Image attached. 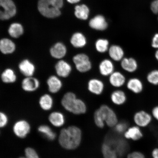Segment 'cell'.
<instances>
[{
	"label": "cell",
	"instance_id": "1",
	"mask_svg": "<svg viewBox=\"0 0 158 158\" xmlns=\"http://www.w3.org/2000/svg\"><path fill=\"white\" fill-rule=\"evenodd\" d=\"M82 139L81 130L78 126H71L61 130L59 143L64 149L72 151L80 147Z\"/></svg>",
	"mask_w": 158,
	"mask_h": 158
},
{
	"label": "cell",
	"instance_id": "2",
	"mask_svg": "<svg viewBox=\"0 0 158 158\" xmlns=\"http://www.w3.org/2000/svg\"><path fill=\"white\" fill-rule=\"evenodd\" d=\"M94 122L97 127L100 128H103L106 125L114 127L118 122L115 112L106 104L102 105L94 112Z\"/></svg>",
	"mask_w": 158,
	"mask_h": 158
},
{
	"label": "cell",
	"instance_id": "3",
	"mask_svg": "<svg viewBox=\"0 0 158 158\" xmlns=\"http://www.w3.org/2000/svg\"><path fill=\"white\" fill-rule=\"evenodd\" d=\"M63 6V0H39L38 9L43 16L54 19L60 15V9Z\"/></svg>",
	"mask_w": 158,
	"mask_h": 158
},
{
	"label": "cell",
	"instance_id": "4",
	"mask_svg": "<svg viewBox=\"0 0 158 158\" xmlns=\"http://www.w3.org/2000/svg\"><path fill=\"white\" fill-rule=\"evenodd\" d=\"M153 120L151 112L144 110H138L134 114L133 116L134 125L142 129L149 127Z\"/></svg>",
	"mask_w": 158,
	"mask_h": 158
},
{
	"label": "cell",
	"instance_id": "5",
	"mask_svg": "<svg viewBox=\"0 0 158 158\" xmlns=\"http://www.w3.org/2000/svg\"><path fill=\"white\" fill-rule=\"evenodd\" d=\"M73 62L77 70L81 73H85L92 68V64L88 55L79 53L73 57Z\"/></svg>",
	"mask_w": 158,
	"mask_h": 158
},
{
	"label": "cell",
	"instance_id": "6",
	"mask_svg": "<svg viewBox=\"0 0 158 158\" xmlns=\"http://www.w3.org/2000/svg\"><path fill=\"white\" fill-rule=\"evenodd\" d=\"M0 7L3 9L0 10V20H1L10 19L16 14V7L12 0H0Z\"/></svg>",
	"mask_w": 158,
	"mask_h": 158
},
{
	"label": "cell",
	"instance_id": "7",
	"mask_svg": "<svg viewBox=\"0 0 158 158\" xmlns=\"http://www.w3.org/2000/svg\"><path fill=\"white\" fill-rule=\"evenodd\" d=\"M123 135L126 139L138 141L143 139L144 134L142 128L134 125L128 127Z\"/></svg>",
	"mask_w": 158,
	"mask_h": 158
},
{
	"label": "cell",
	"instance_id": "8",
	"mask_svg": "<svg viewBox=\"0 0 158 158\" xmlns=\"http://www.w3.org/2000/svg\"><path fill=\"white\" fill-rule=\"evenodd\" d=\"M13 130L15 135L20 138L27 137L30 131L31 126L25 120H20L16 122L13 126Z\"/></svg>",
	"mask_w": 158,
	"mask_h": 158
},
{
	"label": "cell",
	"instance_id": "9",
	"mask_svg": "<svg viewBox=\"0 0 158 158\" xmlns=\"http://www.w3.org/2000/svg\"><path fill=\"white\" fill-rule=\"evenodd\" d=\"M55 71L58 76L65 78L68 77L72 72L71 65L67 61L60 59L55 65Z\"/></svg>",
	"mask_w": 158,
	"mask_h": 158
},
{
	"label": "cell",
	"instance_id": "10",
	"mask_svg": "<svg viewBox=\"0 0 158 158\" xmlns=\"http://www.w3.org/2000/svg\"><path fill=\"white\" fill-rule=\"evenodd\" d=\"M89 26L92 29L102 31L107 29L108 24L105 17L102 15H99L90 20Z\"/></svg>",
	"mask_w": 158,
	"mask_h": 158
},
{
	"label": "cell",
	"instance_id": "11",
	"mask_svg": "<svg viewBox=\"0 0 158 158\" xmlns=\"http://www.w3.org/2000/svg\"><path fill=\"white\" fill-rule=\"evenodd\" d=\"M67 53V48L62 42H58L55 44L50 49V54L53 58L62 59L64 58Z\"/></svg>",
	"mask_w": 158,
	"mask_h": 158
},
{
	"label": "cell",
	"instance_id": "12",
	"mask_svg": "<svg viewBox=\"0 0 158 158\" xmlns=\"http://www.w3.org/2000/svg\"><path fill=\"white\" fill-rule=\"evenodd\" d=\"M88 90L91 93L100 95L103 93L104 85L102 81L97 78L90 79L88 84Z\"/></svg>",
	"mask_w": 158,
	"mask_h": 158
},
{
	"label": "cell",
	"instance_id": "13",
	"mask_svg": "<svg viewBox=\"0 0 158 158\" xmlns=\"http://www.w3.org/2000/svg\"><path fill=\"white\" fill-rule=\"evenodd\" d=\"M40 82L36 78L31 77H26L22 82V88L26 92L35 91L39 88Z\"/></svg>",
	"mask_w": 158,
	"mask_h": 158
},
{
	"label": "cell",
	"instance_id": "14",
	"mask_svg": "<svg viewBox=\"0 0 158 158\" xmlns=\"http://www.w3.org/2000/svg\"><path fill=\"white\" fill-rule=\"evenodd\" d=\"M20 72L26 77L33 76L35 70V65L28 59H25L19 65Z\"/></svg>",
	"mask_w": 158,
	"mask_h": 158
},
{
	"label": "cell",
	"instance_id": "15",
	"mask_svg": "<svg viewBox=\"0 0 158 158\" xmlns=\"http://www.w3.org/2000/svg\"><path fill=\"white\" fill-rule=\"evenodd\" d=\"M99 71L102 76L107 77L114 72V67L113 63L110 59H103L100 63L98 67Z\"/></svg>",
	"mask_w": 158,
	"mask_h": 158
},
{
	"label": "cell",
	"instance_id": "16",
	"mask_svg": "<svg viewBox=\"0 0 158 158\" xmlns=\"http://www.w3.org/2000/svg\"><path fill=\"white\" fill-rule=\"evenodd\" d=\"M77 98L76 94L73 92H67L63 96L61 100V104L65 110L71 113Z\"/></svg>",
	"mask_w": 158,
	"mask_h": 158
},
{
	"label": "cell",
	"instance_id": "17",
	"mask_svg": "<svg viewBox=\"0 0 158 158\" xmlns=\"http://www.w3.org/2000/svg\"><path fill=\"white\" fill-rule=\"evenodd\" d=\"M70 42L74 48H81L86 46L87 43V40L85 36L82 33L77 32L72 35Z\"/></svg>",
	"mask_w": 158,
	"mask_h": 158
},
{
	"label": "cell",
	"instance_id": "18",
	"mask_svg": "<svg viewBox=\"0 0 158 158\" xmlns=\"http://www.w3.org/2000/svg\"><path fill=\"white\" fill-rule=\"evenodd\" d=\"M15 49V43L11 40L5 38L0 40V51L2 54L5 55L12 54Z\"/></svg>",
	"mask_w": 158,
	"mask_h": 158
},
{
	"label": "cell",
	"instance_id": "19",
	"mask_svg": "<svg viewBox=\"0 0 158 158\" xmlns=\"http://www.w3.org/2000/svg\"><path fill=\"white\" fill-rule=\"evenodd\" d=\"M108 54L110 59L116 62L121 61L124 58V52L121 47L117 45H112L109 48Z\"/></svg>",
	"mask_w": 158,
	"mask_h": 158
},
{
	"label": "cell",
	"instance_id": "20",
	"mask_svg": "<svg viewBox=\"0 0 158 158\" xmlns=\"http://www.w3.org/2000/svg\"><path fill=\"white\" fill-rule=\"evenodd\" d=\"M47 84L49 91L52 94L58 92L63 86L62 81L58 77L55 76L49 77L47 80Z\"/></svg>",
	"mask_w": 158,
	"mask_h": 158
},
{
	"label": "cell",
	"instance_id": "21",
	"mask_svg": "<svg viewBox=\"0 0 158 158\" xmlns=\"http://www.w3.org/2000/svg\"><path fill=\"white\" fill-rule=\"evenodd\" d=\"M109 82L112 86L120 88L124 85L126 82L124 75L119 72H114L109 76Z\"/></svg>",
	"mask_w": 158,
	"mask_h": 158
},
{
	"label": "cell",
	"instance_id": "22",
	"mask_svg": "<svg viewBox=\"0 0 158 158\" xmlns=\"http://www.w3.org/2000/svg\"><path fill=\"white\" fill-rule=\"evenodd\" d=\"M48 118L51 123L57 127H62L64 125L66 121L64 114L60 112H52L49 115Z\"/></svg>",
	"mask_w": 158,
	"mask_h": 158
},
{
	"label": "cell",
	"instance_id": "23",
	"mask_svg": "<svg viewBox=\"0 0 158 158\" xmlns=\"http://www.w3.org/2000/svg\"><path fill=\"white\" fill-rule=\"evenodd\" d=\"M110 98L112 103L117 106L123 105L127 100L125 93L120 90L114 91L112 92Z\"/></svg>",
	"mask_w": 158,
	"mask_h": 158
},
{
	"label": "cell",
	"instance_id": "24",
	"mask_svg": "<svg viewBox=\"0 0 158 158\" xmlns=\"http://www.w3.org/2000/svg\"><path fill=\"white\" fill-rule=\"evenodd\" d=\"M121 66L126 72L131 73L137 70L138 65L135 59L133 58H124L121 61Z\"/></svg>",
	"mask_w": 158,
	"mask_h": 158
},
{
	"label": "cell",
	"instance_id": "25",
	"mask_svg": "<svg viewBox=\"0 0 158 158\" xmlns=\"http://www.w3.org/2000/svg\"><path fill=\"white\" fill-rule=\"evenodd\" d=\"M127 88L135 94H139L143 90V85L139 79L134 78L130 79L127 84Z\"/></svg>",
	"mask_w": 158,
	"mask_h": 158
},
{
	"label": "cell",
	"instance_id": "26",
	"mask_svg": "<svg viewBox=\"0 0 158 158\" xmlns=\"http://www.w3.org/2000/svg\"><path fill=\"white\" fill-rule=\"evenodd\" d=\"M113 147L118 154V156L124 155L128 149V146L126 141L122 139L118 140L115 142H106Z\"/></svg>",
	"mask_w": 158,
	"mask_h": 158
},
{
	"label": "cell",
	"instance_id": "27",
	"mask_svg": "<svg viewBox=\"0 0 158 158\" xmlns=\"http://www.w3.org/2000/svg\"><path fill=\"white\" fill-rule=\"evenodd\" d=\"M89 9L85 5H77L75 8L74 15L77 18L82 20H86L88 19Z\"/></svg>",
	"mask_w": 158,
	"mask_h": 158
},
{
	"label": "cell",
	"instance_id": "28",
	"mask_svg": "<svg viewBox=\"0 0 158 158\" xmlns=\"http://www.w3.org/2000/svg\"><path fill=\"white\" fill-rule=\"evenodd\" d=\"M101 151L103 158H118V156L115 150L106 142L102 144Z\"/></svg>",
	"mask_w": 158,
	"mask_h": 158
},
{
	"label": "cell",
	"instance_id": "29",
	"mask_svg": "<svg viewBox=\"0 0 158 158\" xmlns=\"http://www.w3.org/2000/svg\"><path fill=\"white\" fill-rule=\"evenodd\" d=\"M87 111V106L83 100L77 98L71 112L75 115H81L85 114Z\"/></svg>",
	"mask_w": 158,
	"mask_h": 158
},
{
	"label": "cell",
	"instance_id": "30",
	"mask_svg": "<svg viewBox=\"0 0 158 158\" xmlns=\"http://www.w3.org/2000/svg\"><path fill=\"white\" fill-rule=\"evenodd\" d=\"M24 32V29L20 23H13L10 26L8 33L10 36L14 38H18L22 35Z\"/></svg>",
	"mask_w": 158,
	"mask_h": 158
},
{
	"label": "cell",
	"instance_id": "31",
	"mask_svg": "<svg viewBox=\"0 0 158 158\" xmlns=\"http://www.w3.org/2000/svg\"><path fill=\"white\" fill-rule=\"evenodd\" d=\"M1 78L2 82L6 84L13 83L17 79L15 71L10 68L5 69L2 73Z\"/></svg>",
	"mask_w": 158,
	"mask_h": 158
},
{
	"label": "cell",
	"instance_id": "32",
	"mask_svg": "<svg viewBox=\"0 0 158 158\" xmlns=\"http://www.w3.org/2000/svg\"><path fill=\"white\" fill-rule=\"evenodd\" d=\"M54 102L53 98L50 95L45 94L41 97L39 100L40 107L43 110H49L52 108Z\"/></svg>",
	"mask_w": 158,
	"mask_h": 158
},
{
	"label": "cell",
	"instance_id": "33",
	"mask_svg": "<svg viewBox=\"0 0 158 158\" xmlns=\"http://www.w3.org/2000/svg\"><path fill=\"white\" fill-rule=\"evenodd\" d=\"M38 131L47 139L53 141L56 137V134L48 126L43 125L39 126Z\"/></svg>",
	"mask_w": 158,
	"mask_h": 158
},
{
	"label": "cell",
	"instance_id": "34",
	"mask_svg": "<svg viewBox=\"0 0 158 158\" xmlns=\"http://www.w3.org/2000/svg\"><path fill=\"white\" fill-rule=\"evenodd\" d=\"M109 41L107 39L100 38L97 40L95 43V47L98 52L104 53L109 48Z\"/></svg>",
	"mask_w": 158,
	"mask_h": 158
},
{
	"label": "cell",
	"instance_id": "35",
	"mask_svg": "<svg viewBox=\"0 0 158 158\" xmlns=\"http://www.w3.org/2000/svg\"><path fill=\"white\" fill-rule=\"evenodd\" d=\"M147 80L150 84L158 85V70H154L150 72L147 77Z\"/></svg>",
	"mask_w": 158,
	"mask_h": 158
},
{
	"label": "cell",
	"instance_id": "36",
	"mask_svg": "<svg viewBox=\"0 0 158 158\" xmlns=\"http://www.w3.org/2000/svg\"><path fill=\"white\" fill-rule=\"evenodd\" d=\"M128 127V124L126 122H118L114 127L115 131L118 134H123Z\"/></svg>",
	"mask_w": 158,
	"mask_h": 158
},
{
	"label": "cell",
	"instance_id": "37",
	"mask_svg": "<svg viewBox=\"0 0 158 158\" xmlns=\"http://www.w3.org/2000/svg\"><path fill=\"white\" fill-rule=\"evenodd\" d=\"M25 157L27 158H39L38 154L32 148H27L25 150Z\"/></svg>",
	"mask_w": 158,
	"mask_h": 158
},
{
	"label": "cell",
	"instance_id": "38",
	"mask_svg": "<svg viewBox=\"0 0 158 158\" xmlns=\"http://www.w3.org/2000/svg\"><path fill=\"white\" fill-rule=\"evenodd\" d=\"M127 158H146L145 154L140 151H134L128 153Z\"/></svg>",
	"mask_w": 158,
	"mask_h": 158
},
{
	"label": "cell",
	"instance_id": "39",
	"mask_svg": "<svg viewBox=\"0 0 158 158\" xmlns=\"http://www.w3.org/2000/svg\"><path fill=\"white\" fill-rule=\"evenodd\" d=\"M8 122V118L6 114L0 112V128H3L7 125Z\"/></svg>",
	"mask_w": 158,
	"mask_h": 158
},
{
	"label": "cell",
	"instance_id": "40",
	"mask_svg": "<svg viewBox=\"0 0 158 158\" xmlns=\"http://www.w3.org/2000/svg\"><path fill=\"white\" fill-rule=\"evenodd\" d=\"M150 112L153 120H155L158 122V105L153 106Z\"/></svg>",
	"mask_w": 158,
	"mask_h": 158
},
{
	"label": "cell",
	"instance_id": "41",
	"mask_svg": "<svg viewBox=\"0 0 158 158\" xmlns=\"http://www.w3.org/2000/svg\"><path fill=\"white\" fill-rule=\"evenodd\" d=\"M151 9L155 14L158 13V0H155L152 3Z\"/></svg>",
	"mask_w": 158,
	"mask_h": 158
},
{
	"label": "cell",
	"instance_id": "42",
	"mask_svg": "<svg viewBox=\"0 0 158 158\" xmlns=\"http://www.w3.org/2000/svg\"><path fill=\"white\" fill-rule=\"evenodd\" d=\"M152 46L154 48L158 49V33L154 35L152 40Z\"/></svg>",
	"mask_w": 158,
	"mask_h": 158
},
{
	"label": "cell",
	"instance_id": "43",
	"mask_svg": "<svg viewBox=\"0 0 158 158\" xmlns=\"http://www.w3.org/2000/svg\"><path fill=\"white\" fill-rule=\"evenodd\" d=\"M151 156L152 158H158V147L154 148L152 149Z\"/></svg>",
	"mask_w": 158,
	"mask_h": 158
},
{
	"label": "cell",
	"instance_id": "44",
	"mask_svg": "<svg viewBox=\"0 0 158 158\" xmlns=\"http://www.w3.org/2000/svg\"><path fill=\"white\" fill-rule=\"evenodd\" d=\"M81 0H67L69 3L71 4H75L79 2Z\"/></svg>",
	"mask_w": 158,
	"mask_h": 158
},
{
	"label": "cell",
	"instance_id": "45",
	"mask_svg": "<svg viewBox=\"0 0 158 158\" xmlns=\"http://www.w3.org/2000/svg\"><path fill=\"white\" fill-rule=\"evenodd\" d=\"M155 56L156 59L158 61V49H157V50L156 51L155 54Z\"/></svg>",
	"mask_w": 158,
	"mask_h": 158
},
{
	"label": "cell",
	"instance_id": "46",
	"mask_svg": "<svg viewBox=\"0 0 158 158\" xmlns=\"http://www.w3.org/2000/svg\"><path fill=\"white\" fill-rule=\"evenodd\" d=\"M19 158H27L26 157H19Z\"/></svg>",
	"mask_w": 158,
	"mask_h": 158
},
{
	"label": "cell",
	"instance_id": "47",
	"mask_svg": "<svg viewBox=\"0 0 158 158\" xmlns=\"http://www.w3.org/2000/svg\"><path fill=\"white\" fill-rule=\"evenodd\" d=\"M157 143L158 145V139H157Z\"/></svg>",
	"mask_w": 158,
	"mask_h": 158
}]
</instances>
